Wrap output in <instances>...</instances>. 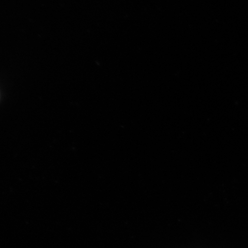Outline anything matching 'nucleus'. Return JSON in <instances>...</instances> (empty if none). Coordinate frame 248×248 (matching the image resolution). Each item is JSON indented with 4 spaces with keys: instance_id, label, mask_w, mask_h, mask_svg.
<instances>
[]
</instances>
